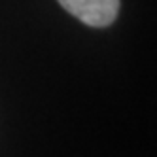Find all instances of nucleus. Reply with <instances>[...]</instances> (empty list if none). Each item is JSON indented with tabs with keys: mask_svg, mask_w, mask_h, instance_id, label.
Instances as JSON below:
<instances>
[{
	"mask_svg": "<svg viewBox=\"0 0 157 157\" xmlns=\"http://www.w3.org/2000/svg\"><path fill=\"white\" fill-rule=\"evenodd\" d=\"M59 4L89 27H108L119 12V0H59Z\"/></svg>",
	"mask_w": 157,
	"mask_h": 157,
	"instance_id": "1",
	"label": "nucleus"
}]
</instances>
